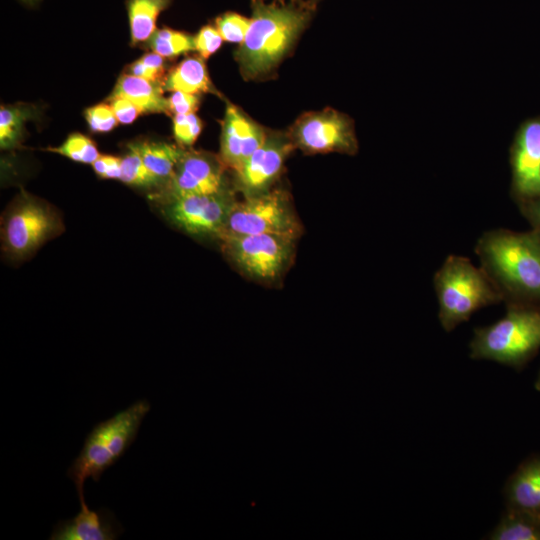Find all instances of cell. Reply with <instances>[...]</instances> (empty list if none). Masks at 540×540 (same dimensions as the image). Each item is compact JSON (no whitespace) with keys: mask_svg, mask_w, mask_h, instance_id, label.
<instances>
[{"mask_svg":"<svg viewBox=\"0 0 540 540\" xmlns=\"http://www.w3.org/2000/svg\"><path fill=\"white\" fill-rule=\"evenodd\" d=\"M194 41L195 50L206 60L220 49L224 39L215 26L205 25L194 36Z\"/></svg>","mask_w":540,"mask_h":540,"instance_id":"f1b7e54d","label":"cell"},{"mask_svg":"<svg viewBox=\"0 0 540 540\" xmlns=\"http://www.w3.org/2000/svg\"><path fill=\"white\" fill-rule=\"evenodd\" d=\"M79 513L67 520L58 521L49 537L50 540H115L124 528L114 513L107 508L90 510L84 493L78 494Z\"/></svg>","mask_w":540,"mask_h":540,"instance_id":"9a60e30c","label":"cell"},{"mask_svg":"<svg viewBox=\"0 0 540 540\" xmlns=\"http://www.w3.org/2000/svg\"><path fill=\"white\" fill-rule=\"evenodd\" d=\"M109 101L118 122L121 124H131L140 114H142V111L127 99L114 97L109 98Z\"/></svg>","mask_w":540,"mask_h":540,"instance_id":"1f68e13d","label":"cell"},{"mask_svg":"<svg viewBox=\"0 0 540 540\" xmlns=\"http://www.w3.org/2000/svg\"><path fill=\"white\" fill-rule=\"evenodd\" d=\"M30 112L26 107L1 106L0 109V145L2 149L14 148L22 133Z\"/></svg>","mask_w":540,"mask_h":540,"instance_id":"cb8c5ba5","label":"cell"},{"mask_svg":"<svg viewBox=\"0 0 540 540\" xmlns=\"http://www.w3.org/2000/svg\"><path fill=\"white\" fill-rule=\"evenodd\" d=\"M128 153L121 158L120 181L136 187H163L162 182L145 166L140 154L130 144Z\"/></svg>","mask_w":540,"mask_h":540,"instance_id":"603a6c76","label":"cell"},{"mask_svg":"<svg viewBox=\"0 0 540 540\" xmlns=\"http://www.w3.org/2000/svg\"><path fill=\"white\" fill-rule=\"evenodd\" d=\"M470 350L473 359L522 369L540 350V309L507 305L504 317L474 330Z\"/></svg>","mask_w":540,"mask_h":540,"instance_id":"5b68a950","label":"cell"},{"mask_svg":"<svg viewBox=\"0 0 540 540\" xmlns=\"http://www.w3.org/2000/svg\"><path fill=\"white\" fill-rule=\"evenodd\" d=\"M128 73L137 77H141L144 79H147L149 81L158 82L159 79L157 76L147 67L145 66L139 59L133 62L128 67Z\"/></svg>","mask_w":540,"mask_h":540,"instance_id":"e575fe53","label":"cell"},{"mask_svg":"<svg viewBox=\"0 0 540 540\" xmlns=\"http://www.w3.org/2000/svg\"><path fill=\"white\" fill-rule=\"evenodd\" d=\"M235 190L228 184L211 194L163 199V213L173 225L189 235L219 238L238 201Z\"/></svg>","mask_w":540,"mask_h":540,"instance_id":"9c48e42d","label":"cell"},{"mask_svg":"<svg viewBox=\"0 0 540 540\" xmlns=\"http://www.w3.org/2000/svg\"><path fill=\"white\" fill-rule=\"evenodd\" d=\"M130 145L140 154L145 166L163 184L170 182L185 148L166 142L138 141Z\"/></svg>","mask_w":540,"mask_h":540,"instance_id":"d6986e66","label":"cell"},{"mask_svg":"<svg viewBox=\"0 0 540 540\" xmlns=\"http://www.w3.org/2000/svg\"><path fill=\"white\" fill-rule=\"evenodd\" d=\"M172 0H127L132 45L148 41L157 30V19Z\"/></svg>","mask_w":540,"mask_h":540,"instance_id":"44dd1931","label":"cell"},{"mask_svg":"<svg viewBox=\"0 0 540 540\" xmlns=\"http://www.w3.org/2000/svg\"><path fill=\"white\" fill-rule=\"evenodd\" d=\"M84 116L89 129L94 133L110 132L119 123L112 106L108 103L88 107L84 111Z\"/></svg>","mask_w":540,"mask_h":540,"instance_id":"83f0119b","label":"cell"},{"mask_svg":"<svg viewBox=\"0 0 540 540\" xmlns=\"http://www.w3.org/2000/svg\"><path fill=\"white\" fill-rule=\"evenodd\" d=\"M488 538L492 540H540V514L506 506L499 523Z\"/></svg>","mask_w":540,"mask_h":540,"instance_id":"ffe728a7","label":"cell"},{"mask_svg":"<svg viewBox=\"0 0 540 540\" xmlns=\"http://www.w3.org/2000/svg\"><path fill=\"white\" fill-rule=\"evenodd\" d=\"M275 1L280 2V3H287V2L301 3V2H303V0H275Z\"/></svg>","mask_w":540,"mask_h":540,"instance_id":"8d00e7d4","label":"cell"},{"mask_svg":"<svg viewBox=\"0 0 540 540\" xmlns=\"http://www.w3.org/2000/svg\"><path fill=\"white\" fill-rule=\"evenodd\" d=\"M287 133L295 148L307 154L358 151L352 119L331 108L301 115Z\"/></svg>","mask_w":540,"mask_h":540,"instance_id":"30bf717a","label":"cell"},{"mask_svg":"<svg viewBox=\"0 0 540 540\" xmlns=\"http://www.w3.org/2000/svg\"><path fill=\"white\" fill-rule=\"evenodd\" d=\"M309 1H310L313 5L316 6V4H317V2H318L319 0H309Z\"/></svg>","mask_w":540,"mask_h":540,"instance_id":"f35d334b","label":"cell"},{"mask_svg":"<svg viewBox=\"0 0 540 540\" xmlns=\"http://www.w3.org/2000/svg\"><path fill=\"white\" fill-rule=\"evenodd\" d=\"M504 496L506 506L540 514V455L524 460L508 478Z\"/></svg>","mask_w":540,"mask_h":540,"instance_id":"2e32d148","label":"cell"},{"mask_svg":"<svg viewBox=\"0 0 540 540\" xmlns=\"http://www.w3.org/2000/svg\"><path fill=\"white\" fill-rule=\"evenodd\" d=\"M294 149L287 132H268L264 143L234 171V188L244 197L268 191Z\"/></svg>","mask_w":540,"mask_h":540,"instance_id":"7c38bea8","label":"cell"},{"mask_svg":"<svg viewBox=\"0 0 540 540\" xmlns=\"http://www.w3.org/2000/svg\"><path fill=\"white\" fill-rule=\"evenodd\" d=\"M517 205L531 227L540 231V196Z\"/></svg>","mask_w":540,"mask_h":540,"instance_id":"d6a6232c","label":"cell"},{"mask_svg":"<svg viewBox=\"0 0 540 540\" xmlns=\"http://www.w3.org/2000/svg\"><path fill=\"white\" fill-rule=\"evenodd\" d=\"M301 233L302 226L289 194L283 189H269L237 201L219 239L251 234H279L298 239Z\"/></svg>","mask_w":540,"mask_h":540,"instance_id":"8992f818","label":"cell"},{"mask_svg":"<svg viewBox=\"0 0 540 540\" xmlns=\"http://www.w3.org/2000/svg\"><path fill=\"white\" fill-rule=\"evenodd\" d=\"M265 129L233 104H227L222 121L220 158L237 170L265 141Z\"/></svg>","mask_w":540,"mask_h":540,"instance_id":"5bb4252c","label":"cell"},{"mask_svg":"<svg viewBox=\"0 0 540 540\" xmlns=\"http://www.w3.org/2000/svg\"><path fill=\"white\" fill-rule=\"evenodd\" d=\"M475 252L506 305L540 309V231H486Z\"/></svg>","mask_w":540,"mask_h":540,"instance_id":"6da1fadb","label":"cell"},{"mask_svg":"<svg viewBox=\"0 0 540 540\" xmlns=\"http://www.w3.org/2000/svg\"><path fill=\"white\" fill-rule=\"evenodd\" d=\"M200 97L182 91H174L167 98V115H182L195 113L198 110Z\"/></svg>","mask_w":540,"mask_h":540,"instance_id":"f546056e","label":"cell"},{"mask_svg":"<svg viewBox=\"0 0 540 540\" xmlns=\"http://www.w3.org/2000/svg\"><path fill=\"white\" fill-rule=\"evenodd\" d=\"M220 156L184 149L162 199L215 193L228 185Z\"/></svg>","mask_w":540,"mask_h":540,"instance_id":"4fadbf2b","label":"cell"},{"mask_svg":"<svg viewBox=\"0 0 540 540\" xmlns=\"http://www.w3.org/2000/svg\"><path fill=\"white\" fill-rule=\"evenodd\" d=\"M94 172L103 179H120L121 158L113 155H100L92 164Z\"/></svg>","mask_w":540,"mask_h":540,"instance_id":"4dcf8cb0","label":"cell"},{"mask_svg":"<svg viewBox=\"0 0 540 540\" xmlns=\"http://www.w3.org/2000/svg\"><path fill=\"white\" fill-rule=\"evenodd\" d=\"M22 1H24V2H26V3H35V2H37L38 0H22Z\"/></svg>","mask_w":540,"mask_h":540,"instance_id":"74e56055","label":"cell"},{"mask_svg":"<svg viewBox=\"0 0 540 540\" xmlns=\"http://www.w3.org/2000/svg\"><path fill=\"white\" fill-rule=\"evenodd\" d=\"M510 193L521 202L540 196V115L523 121L509 150Z\"/></svg>","mask_w":540,"mask_h":540,"instance_id":"8fae6325","label":"cell"},{"mask_svg":"<svg viewBox=\"0 0 540 540\" xmlns=\"http://www.w3.org/2000/svg\"><path fill=\"white\" fill-rule=\"evenodd\" d=\"M438 317L451 331L477 310L502 301L501 295L482 268L463 256L450 255L434 275Z\"/></svg>","mask_w":540,"mask_h":540,"instance_id":"277c9868","label":"cell"},{"mask_svg":"<svg viewBox=\"0 0 540 540\" xmlns=\"http://www.w3.org/2000/svg\"><path fill=\"white\" fill-rule=\"evenodd\" d=\"M164 91H182L191 94L214 92L204 59L187 57L173 67L162 82Z\"/></svg>","mask_w":540,"mask_h":540,"instance_id":"ac0fdd59","label":"cell"},{"mask_svg":"<svg viewBox=\"0 0 540 540\" xmlns=\"http://www.w3.org/2000/svg\"><path fill=\"white\" fill-rule=\"evenodd\" d=\"M60 230L61 221L50 206L25 196L4 217L3 249L12 258H26Z\"/></svg>","mask_w":540,"mask_h":540,"instance_id":"ba28073f","label":"cell"},{"mask_svg":"<svg viewBox=\"0 0 540 540\" xmlns=\"http://www.w3.org/2000/svg\"><path fill=\"white\" fill-rule=\"evenodd\" d=\"M161 83L131 75L122 74L109 98L120 97L135 104L142 113H166L167 98L163 96Z\"/></svg>","mask_w":540,"mask_h":540,"instance_id":"e0dca14e","label":"cell"},{"mask_svg":"<svg viewBox=\"0 0 540 540\" xmlns=\"http://www.w3.org/2000/svg\"><path fill=\"white\" fill-rule=\"evenodd\" d=\"M203 128L201 119L195 113L173 116V134L182 148L191 147Z\"/></svg>","mask_w":540,"mask_h":540,"instance_id":"4316f807","label":"cell"},{"mask_svg":"<svg viewBox=\"0 0 540 540\" xmlns=\"http://www.w3.org/2000/svg\"><path fill=\"white\" fill-rule=\"evenodd\" d=\"M251 18L235 12H225L215 19V27L224 41L241 44L248 32Z\"/></svg>","mask_w":540,"mask_h":540,"instance_id":"484cf974","label":"cell"},{"mask_svg":"<svg viewBox=\"0 0 540 540\" xmlns=\"http://www.w3.org/2000/svg\"><path fill=\"white\" fill-rule=\"evenodd\" d=\"M139 60L157 76L162 84L165 77L164 58L161 55L152 52L144 54Z\"/></svg>","mask_w":540,"mask_h":540,"instance_id":"836d02e7","label":"cell"},{"mask_svg":"<svg viewBox=\"0 0 540 540\" xmlns=\"http://www.w3.org/2000/svg\"><path fill=\"white\" fill-rule=\"evenodd\" d=\"M316 6L252 0L251 23L236 60L246 79L262 78L274 70L309 24Z\"/></svg>","mask_w":540,"mask_h":540,"instance_id":"7a4b0ae2","label":"cell"},{"mask_svg":"<svg viewBox=\"0 0 540 540\" xmlns=\"http://www.w3.org/2000/svg\"><path fill=\"white\" fill-rule=\"evenodd\" d=\"M534 386H535V389H536V390L540 391V371H539V373H538V376H537V379H536V381H535V385H534Z\"/></svg>","mask_w":540,"mask_h":540,"instance_id":"d590c367","label":"cell"},{"mask_svg":"<svg viewBox=\"0 0 540 540\" xmlns=\"http://www.w3.org/2000/svg\"><path fill=\"white\" fill-rule=\"evenodd\" d=\"M148 44L153 52L163 58H174L195 50L194 36L170 28L157 29Z\"/></svg>","mask_w":540,"mask_h":540,"instance_id":"7402d4cb","label":"cell"},{"mask_svg":"<svg viewBox=\"0 0 540 540\" xmlns=\"http://www.w3.org/2000/svg\"><path fill=\"white\" fill-rule=\"evenodd\" d=\"M48 151L65 156L75 162L93 164L100 156L95 143L86 135L72 133L58 147H51Z\"/></svg>","mask_w":540,"mask_h":540,"instance_id":"d4e9b609","label":"cell"},{"mask_svg":"<svg viewBox=\"0 0 540 540\" xmlns=\"http://www.w3.org/2000/svg\"><path fill=\"white\" fill-rule=\"evenodd\" d=\"M150 408V403L141 399L93 427L67 470L78 494L84 493L86 479L99 481L104 471L124 455L135 441Z\"/></svg>","mask_w":540,"mask_h":540,"instance_id":"3957f363","label":"cell"},{"mask_svg":"<svg viewBox=\"0 0 540 540\" xmlns=\"http://www.w3.org/2000/svg\"><path fill=\"white\" fill-rule=\"evenodd\" d=\"M291 236L251 234L221 240L222 250L244 276L262 283L277 281L288 269L295 252Z\"/></svg>","mask_w":540,"mask_h":540,"instance_id":"52a82bcc","label":"cell"}]
</instances>
